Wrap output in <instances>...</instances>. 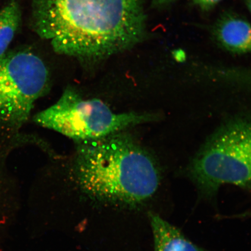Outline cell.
Segmentation results:
<instances>
[{
    "label": "cell",
    "instance_id": "cell-1",
    "mask_svg": "<svg viewBox=\"0 0 251 251\" xmlns=\"http://www.w3.org/2000/svg\"><path fill=\"white\" fill-rule=\"evenodd\" d=\"M33 25L59 54L99 60L143 38L141 0H34Z\"/></svg>",
    "mask_w": 251,
    "mask_h": 251
},
{
    "label": "cell",
    "instance_id": "cell-2",
    "mask_svg": "<svg viewBox=\"0 0 251 251\" xmlns=\"http://www.w3.org/2000/svg\"><path fill=\"white\" fill-rule=\"evenodd\" d=\"M73 169L84 193L93 199L122 205L148 200L161 180L152 155L133 137L121 132L79 143Z\"/></svg>",
    "mask_w": 251,
    "mask_h": 251
},
{
    "label": "cell",
    "instance_id": "cell-3",
    "mask_svg": "<svg viewBox=\"0 0 251 251\" xmlns=\"http://www.w3.org/2000/svg\"><path fill=\"white\" fill-rule=\"evenodd\" d=\"M156 118L150 114L115 113L101 100L84 99L70 87L54 105L37 114L34 121L41 126L82 143L121 132Z\"/></svg>",
    "mask_w": 251,
    "mask_h": 251
},
{
    "label": "cell",
    "instance_id": "cell-4",
    "mask_svg": "<svg viewBox=\"0 0 251 251\" xmlns=\"http://www.w3.org/2000/svg\"><path fill=\"white\" fill-rule=\"evenodd\" d=\"M189 172L206 196L226 184L251 190V122H233L217 131L194 158Z\"/></svg>",
    "mask_w": 251,
    "mask_h": 251
},
{
    "label": "cell",
    "instance_id": "cell-5",
    "mask_svg": "<svg viewBox=\"0 0 251 251\" xmlns=\"http://www.w3.org/2000/svg\"><path fill=\"white\" fill-rule=\"evenodd\" d=\"M49 84L48 68L35 53L24 49L6 52L0 57V122L19 126L27 121Z\"/></svg>",
    "mask_w": 251,
    "mask_h": 251
},
{
    "label": "cell",
    "instance_id": "cell-6",
    "mask_svg": "<svg viewBox=\"0 0 251 251\" xmlns=\"http://www.w3.org/2000/svg\"><path fill=\"white\" fill-rule=\"evenodd\" d=\"M214 34L220 45L229 51L251 52V25L243 18L226 16L216 24Z\"/></svg>",
    "mask_w": 251,
    "mask_h": 251
},
{
    "label": "cell",
    "instance_id": "cell-7",
    "mask_svg": "<svg viewBox=\"0 0 251 251\" xmlns=\"http://www.w3.org/2000/svg\"><path fill=\"white\" fill-rule=\"evenodd\" d=\"M155 251H206L194 244L159 216L150 213Z\"/></svg>",
    "mask_w": 251,
    "mask_h": 251
},
{
    "label": "cell",
    "instance_id": "cell-8",
    "mask_svg": "<svg viewBox=\"0 0 251 251\" xmlns=\"http://www.w3.org/2000/svg\"><path fill=\"white\" fill-rule=\"evenodd\" d=\"M21 21V10L18 0H12L0 11V57L7 52Z\"/></svg>",
    "mask_w": 251,
    "mask_h": 251
},
{
    "label": "cell",
    "instance_id": "cell-9",
    "mask_svg": "<svg viewBox=\"0 0 251 251\" xmlns=\"http://www.w3.org/2000/svg\"><path fill=\"white\" fill-rule=\"evenodd\" d=\"M222 0H193L195 4L203 9H208L221 2Z\"/></svg>",
    "mask_w": 251,
    "mask_h": 251
},
{
    "label": "cell",
    "instance_id": "cell-10",
    "mask_svg": "<svg viewBox=\"0 0 251 251\" xmlns=\"http://www.w3.org/2000/svg\"><path fill=\"white\" fill-rule=\"evenodd\" d=\"M246 2L247 7L249 9L251 13V0H247Z\"/></svg>",
    "mask_w": 251,
    "mask_h": 251
},
{
    "label": "cell",
    "instance_id": "cell-11",
    "mask_svg": "<svg viewBox=\"0 0 251 251\" xmlns=\"http://www.w3.org/2000/svg\"><path fill=\"white\" fill-rule=\"evenodd\" d=\"M159 1L161 2H164L165 1H167V0H159Z\"/></svg>",
    "mask_w": 251,
    "mask_h": 251
},
{
    "label": "cell",
    "instance_id": "cell-12",
    "mask_svg": "<svg viewBox=\"0 0 251 251\" xmlns=\"http://www.w3.org/2000/svg\"><path fill=\"white\" fill-rule=\"evenodd\" d=\"M247 215H250L251 216V212H249V213H247Z\"/></svg>",
    "mask_w": 251,
    "mask_h": 251
}]
</instances>
